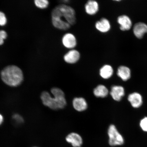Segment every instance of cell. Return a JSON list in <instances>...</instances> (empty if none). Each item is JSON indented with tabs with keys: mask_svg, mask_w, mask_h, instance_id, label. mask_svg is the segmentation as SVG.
<instances>
[{
	"mask_svg": "<svg viewBox=\"0 0 147 147\" xmlns=\"http://www.w3.org/2000/svg\"><path fill=\"white\" fill-rule=\"evenodd\" d=\"M53 25L56 28L66 30L76 22V13L72 7L62 4L56 6L51 12Z\"/></svg>",
	"mask_w": 147,
	"mask_h": 147,
	"instance_id": "1",
	"label": "cell"
},
{
	"mask_svg": "<svg viewBox=\"0 0 147 147\" xmlns=\"http://www.w3.org/2000/svg\"><path fill=\"white\" fill-rule=\"evenodd\" d=\"M51 96L48 92L44 91L41 93L40 98L44 105L54 110L63 109L67 102L63 92L59 88H53L51 89Z\"/></svg>",
	"mask_w": 147,
	"mask_h": 147,
	"instance_id": "2",
	"label": "cell"
},
{
	"mask_svg": "<svg viewBox=\"0 0 147 147\" xmlns=\"http://www.w3.org/2000/svg\"><path fill=\"white\" fill-rule=\"evenodd\" d=\"M1 75L3 82L9 87H18L23 81V71L16 65L7 66L1 71Z\"/></svg>",
	"mask_w": 147,
	"mask_h": 147,
	"instance_id": "3",
	"label": "cell"
},
{
	"mask_svg": "<svg viewBox=\"0 0 147 147\" xmlns=\"http://www.w3.org/2000/svg\"><path fill=\"white\" fill-rule=\"evenodd\" d=\"M108 134L110 146H119L124 144L123 138L119 133L114 125H111L109 126L108 129Z\"/></svg>",
	"mask_w": 147,
	"mask_h": 147,
	"instance_id": "4",
	"label": "cell"
},
{
	"mask_svg": "<svg viewBox=\"0 0 147 147\" xmlns=\"http://www.w3.org/2000/svg\"><path fill=\"white\" fill-rule=\"evenodd\" d=\"M62 43L64 47L68 49H73L77 45L76 37L71 33L64 35L62 38Z\"/></svg>",
	"mask_w": 147,
	"mask_h": 147,
	"instance_id": "5",
	"label": "cell"
},
{
	"mask_svg": "<svg viewBox=\"0 0 147 147\" xmlns=\"http://www.w3.org/2000/svg\"><path fill=\"white\" fill-rule=\"evenodd\" d=\"M80 57V52L75 49H71L64 55V60L67 63L73 64L77 63Z\"/></svg>",
	"mask_w": 147,
	"mask_h": 147,
	"instance_id": "6",
	"label": "cell"
},
{
	"mask_svg": "<svg viewBox=\"0 0 147 147\" xmlns=\"http://www.w3.org/2000/svg\"><path fill=\"white\" fill-rule=\"evenodd\" d=\"M66 140L73 147H80L83 143L82 139L81 136L75 133L69 134L66 137Z\"/></svg>",
	"mask_w": 147,
	"mask_h": 147,
	"instance_id": "7",
	"label": "cell"
},
{
	"mask_svg": "<svg viewBox=\"0 0 147 147\" xmlns=\"http://www.w3.org/2000/svg\"><path fill=\"white\" fill-rule=\"evenodd\" d=\"M95 27L99 32L105 33L109 32L110 30L111 25L109 20L106 18H102L96 22Z\"/></svg>",
	"mask_w": 147,
	"mask_h": 147,
	"instance_id": "8",
	"label": "cell"
},
{
	"mask_svg": "<svg viewBox=\"0 0 147 147\" xmlns=\"http://www.w3.org/2000/svg\"><path fill=\"white\" fill-rule=\"evenodd\" d=\"M117 23L120 25V29L122 31L129 30L132 26V22L130 18L126 15L119 16Z\"/></svg>",
	"mask_w": 147,
	"mask_h": 147,
	"instance_id": "9",
	"label": "cell"
},
{
	"mask_svg": "<svg viewBox=\"0 0 147 147\" xmlns=\"http://www.w3.org/2000/svg\"><path fill=\"white\" fill-rule=\"evenodd\" d=\"M110 94L115 100L120 101L125 95L124 88L121 86H113L111 88Z\"/></svg>",
	"mask_w": 147,
	"mask_h": 147,
	"instance_id": "10",
	"label": "cell"
},
{
	"mask_svg": "<svg viewBox=\"0 0 147 147\" xmlns=\"http://www.w3.org/2000/svg\"><path fill=\"white\" fill-rule=\"evenodd\" d=\"M128 100L134 108H138L142 104V98L139 93L134 92L129 95Z\"/></svg>",
	"mask_w": 147,
	"mask_h": 147,
	"instance_id": "11",
	"label": "cell"
},
{
	"mask_svg": "<svg viewBox=\"0 0 147 147\" xmlns=\"http://www.w3.org/2000/svg\"><path fill=\"white\" fill-rule=\"evenodd\" d=\"M85 11L89 15L92 16L96 14L99 11V5L95 1L90 0L88 1L85 5Z\"/></svg>",
	"mask_w": 147,
	"mask_h": 147,
	"instance_id": "12",
	"label": "cell"
},
{
	"mask_svg": "<svg viewBox=\"0 0 147 147\" xmlns=\"http://www.w3.org/2000/svg\"><path fill=\"white\" fill-rule=\"evenodd\" d=\"M133 32L134 34L138 38H142L145 34L147 33V25L141 22L136 24L134 27Z\"/></svg>",
	"mask_w": 147,
	"mask_h": 147,
	"instance_id": "13",
	"label": "cell"
},
{
	"mask_svg": "<svg viewBox=\"0 0 147 147\" xmlns=\"http://www.w3.org/2000/svg\"><path fill=\"white\" fill-rule=\"evenodd\" d=\"M73 105L74 109L78 111H82L87 109L88 105L85 99L82 97H76L74 99Z\"/></svg>",
	"mask_w": 147,
	"mask_h": 147,
	"instance_id": "14",
	"label": "cell"
},
{
	"mask_svg": "<svg viewBox=\"0 0 147 147\" xmlns=\"http://www.w3.org/2000/svg\"><path fill=\"white\" fill-rule=\"evenodd\" d=\"M117 74L123 80L126 81L131 77V71L127 67L121 66L117 69Z\"/></svg>",
	"mask_w": 147,
	"mask_h": 147,
	"instance_id": "15",
	"label": "cell"
},
{
	"mask_svg": "<svg viewBox=\"0 0 147 147\" xmlns=\"http://www.w3.org/2000/svg\"><path fill=\"white\" fill-rule=\"evenodd\" d=\"M113 70L111 65L106 64L101 68L100 74L101 77L105 79L109 78L113 74Z\"/></svg>",
	"mask_w": 147,
	"mask_h": 147,
	"instance_id": "16",
	"label": "cell"
},
{
	"mask_svg": "<svg viewBox=\"0 0 147 147\" xmlns=\"http://www.w3.org/2000/svg\"><path fill=\"white\" fill-rule=\"evenodd\" d=\"M108 89L105 86L99 85L94 90L93 93L95 96L97 97L104 98L107 96L108 94Z\"/></svg>",
	"mask_w": 147,
	"mask_h": 147,
	"instance_id": "17",
	"label": "cell"
},
{
	"mask_svg": "<svg viewBox=\"0 0 147 147\" xmlns=\"http://www.w3.org/2000/svg\"><path fill=\"white\" fill-rule=\"evenodd\" d=\"M35 5L38 8L40 9H45L49 6V2L47 0H35Z\"/></svg>",
	"mask_w": 147,
	"mask_h": 147,
	"instance_id": "18",
	"label": "cell"
},
{
	"mask_svg": "<svg viewBox=\"0 0 147 147\" xmlns=\"http://www.w3.org/2000/svg\"><path fill=\"white\" fill-rule=\"evenodd\" d=\"M7 19L5 14L3 12L0 11V26H4L6 25Z\"/></svg>",
	"mask_w": 147,
	"mask_h": 147,
	"instance_id": "19",
	"label": "cell"
},
{
	"mask_svg": "<svg viewBox=\"0 0 147 147\" xmlns=\"http://www.w3.org/2000/svg\"><path fill=\"white\" fill-rule=\"evenodd\" d=\"M140 125L143 131L147 132V117L141 119Z\"/></svg>",
	"mask_w": 147,
	"mask_h": 147,
	"instance_id": "20",
	"label": "cell"
},
{
	"mask_svg": "<svg viewBox=\"0 0 147 147\" xmlns=\"http://www.w3.org/2000/svg\"><path fill=\"white\" fill-rule=\"evenodd\" d=\"M7 36V33L4 30H0V45L4 43V40L6 39Z\"/></svg>",
	"mask_w": 147,
	"mask_h": 147,
	"instance_id": "21",
	"label": "cell"
},
{
	"mask_svg": "<svg viewBox=\"0 0 147 147\" xmlns=\"http://www.w3.org/2000/svg\"><path fill=\"white\" fill-rule=\"evenodd\" d=\"M13 118L14 120L18 123H22L23 122V119L21 115L18 114H15L13 115Z\"/></svg>",
	"mask_w": 147,
	"mask_h": 147,
	"instance_id": "22",
	"label": "cell"
},
{
	"mask_svg": "<svg viewBox=\"0 0 147 147\" xmlns=\"http://www.w3.org/2000/svg\"><path fill=\"white\" fill-rule=\"evenodd\" d=\"M3 121H4V117L0 113V125L3 123Z\"/></svg>",
	"mask_w": 147,
	"mask_h": 147,
	"instance_id": "23",
	"label": "cell"
}]
</instances>
